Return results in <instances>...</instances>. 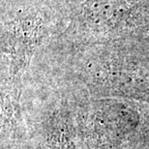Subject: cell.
<instances>
[{"label": "cell", "instance_id": "obj_1", "mask_svg": "<svg viewBox=\"0 0 149 149\" xmlns=\"http://www.w3.org/2000/svg\"><path fill=\"white\" fill-rule=\"evenodd\" d=\"M73 10L63 0H1V50L13 79L39 47L63 34Z\"/></svg>", "mask_w": 149, "mask_h": 149}, {"label": "cell", "instance_id": "obj_2", "mask_svg": "<svg viewBox=\"0 0 149 149\" xmlns=\"http://www.w3.org/2000/svg\"><path fill=\"white\" fill-rule=\"evenodd\" d=\"M60 37L81 47L149 37V0H84Z\"/></svg>", "mask_w": 149, "mask_h": 149}, {"label": "cell", "instance_id": "obj_3", "mask_svg": "<svg viewBox=\"0 0 149 149\" xmlns=\"http://www.w3.org/2000/svg\"><path fill=\"white\" fill-rule=\"evenodd\" d=\"M143 39L97 45L85 64L86 83L94 94L149 99V57L141 50Z\"/></svg>", "mask_w": 149, "mask_h": 149}]
</instances>
